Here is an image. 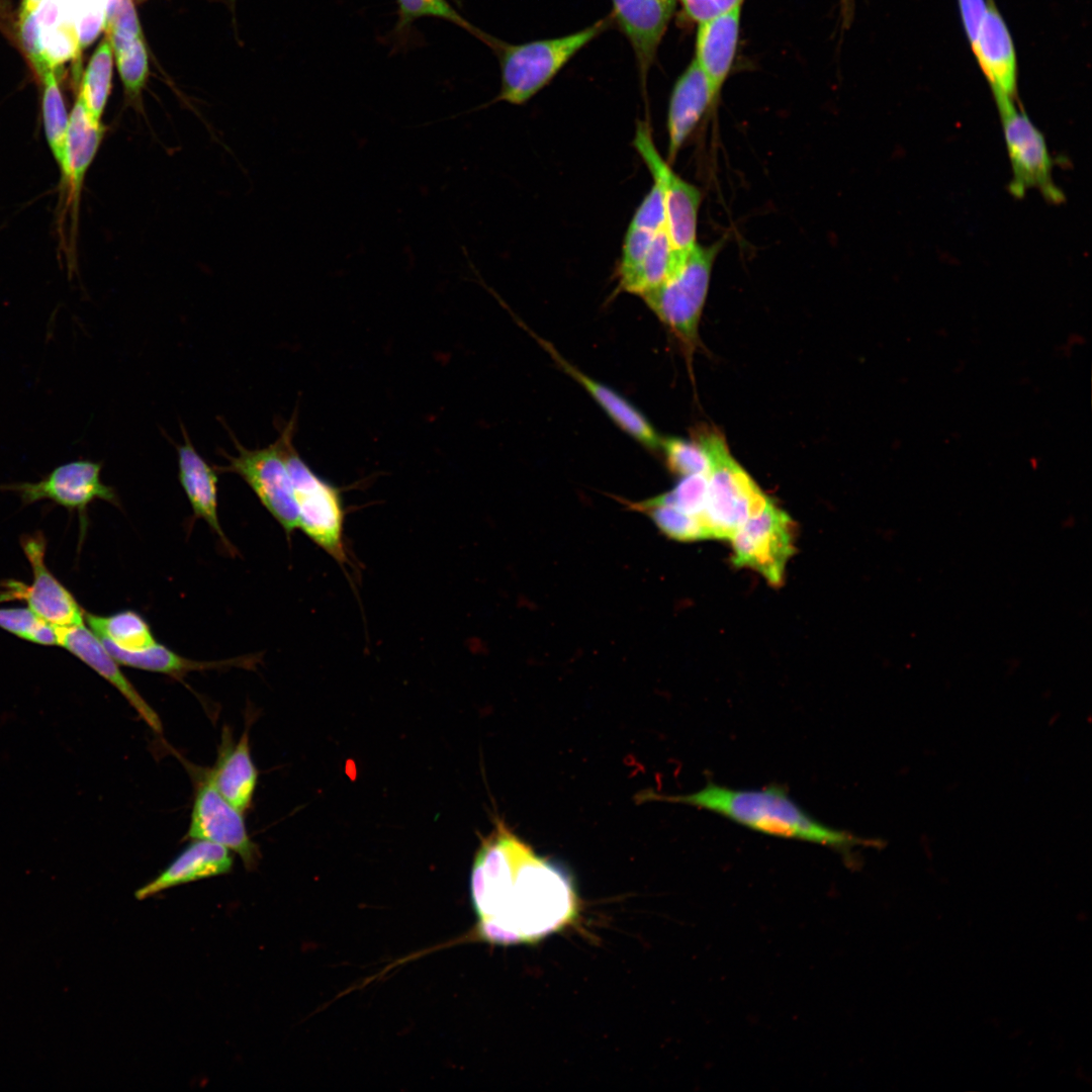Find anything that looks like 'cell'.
<instances>
[{
  "label": "cell",
  "mask_w": 1092,
  "mask_h": 1092,
  "mask_svg": "<svg viewBox=\"0 0 1092 1092\" xmlns=\"http://www.w3.org/2000/svg\"><path fill=\"white\" fill-rule=\"evenodd\" d=\"M237 456L223 452L229 465L216 467L217 471L238 474L250 486L273 518L290 536L299 528L298 508L294 497L291 478L276 440L264 448L247 449L231 434Z\"/></svg>",
  "instance_id": "8"
},
{
  "label": "cell",
  "mask_w": 1092,
  "mask_h": 1092,
  "mask_svg": "<svg viewBox=\"0 0 1092 1092\" xmlns=\"http://www.w3.org/2000/svg\"><path fill=\"white\" fill-rule=\"evenodd\" d=\"M101 121L95 120L77 98L69 116L63 161L60 166L70 196L78 202L85 174L105 134Z\"/></svg>",
  "instance_id": "24"
},
{
  "label": "cell",
  "mask_w": 1092,
  "mask_h": 1092,
  "mask_svg": "<svg viewBox=\"0 0 1092 1092\" xmlns=\"http://www.w3.org/2000/svg\"><path fill=\"white\" fill-rule=\"evenodd\" d=\"M470 895L477 933L494 944L535 942L564 928L577 913L569 874L537 855L500 821L477 850Z\"/></svg>",
  "instance_id": "1"
},
{
  "label": "cell",
  "mask_w": 1092,
  "mask_h": 1092,
  "mask_svg": "<svg viewBox=\"0 0 1092 1092\" xmlns=\"http://www.w3.org/2000/svg\"><path fill=\"white\" fill-rule=\"evenodd\" d=\"M958 3L964 29L972 48L986 16L988 2L986 0H958Z\"/></svg>",
  "instance_id": "37"
},
{
  "label": "cell",
  "mask_w": 1092,
  "mask_h": 1092,
  "mask_svg": "<svg viewBox=\"0 0 1092 1092\" xmlns=\"http://www.w3.org/2000/svg\"><path fill=\"white\" fill-rule=\"evenodd\" d=\"M610 18L576 32L510 44L490 37L500 65V90L494 101L523 104L544 88L585 46L603 32Z\"/></svg>",
  "instance_id": "3"
},
{
  "label": "cell",
  "mask_w": 1092,
  "mask_h": 1092,
  "mask_svg": "<svg viewBox=\"0 0 1092 1092\" xmlns=\"http://www.w3.org/2000/svg\"><path fill=\"white\" fill-rule=\"evenodd\" d=\"M658 798L710 811L762 834L838 851L867 844V840L848 831L817 820L793 800L784 787L777 785L734 789L711 782L688 795Z\"/></svg>",
  "instance_id": "2"
},
{
  "label": "cell",
  "mask_w": 1092,
  "mask_h": 1092,
  "mask_svg": "<svg viewBox=\"0 0 1092 1092\" xmlns=\"http://www.w3.org/2000/svg\"><path fill=\"white\" fill-rule=\"evenodd\" d=\"M707 494L708 474H693L684 476L673 489L643 502L671 507L688 515L699 517L707 526L705 519Z\"/></svg>",
  "instance_id": "31"
},
{
  "label": "cell",
  "mask_w": 1092,
  "mask_h": 1092,
  "mask_svg": "<svg viewBox=\"0 0 1092 1092\" xmlns=\"http://www.w3.org/2000/svg\"><path fill=\"white\" fill-rule=\"evenodd\" d=\"M187 839H203L235 851L245 868L253 871L259 863L258 845L250 838L242 812L216 790L207 770L197 775Z\"/></svg>",
  "instance_id": "13"
},
{
  "label": "cell",
  "mask_w": 1092,
  "mask_h": 1092,
  "mask_svg": "<svg viewBox=\"0 0 1092 1092\" xmlns=\"http://www.w3.org/2000/svg\"><path fill=\"white\" fill-rule=\"evenodd\" d=\"M534 337L562 370L579 383L612 421L638 443L650 450L660 449L661 439L647 419L627 399L607 385L581 372L545 340Z\"/></svg>",
  "instance_id": "22"
},
{
  "label": "cell",
  "mask_w": 1092,
  "mask_h": 1092,
  "mask_svg": "<svg viewBox=\"0 0 1092 1092\" xmlns=\"http://www.w3.org/2000/svg\"><path fill=\"white\" fill-rule=\"evenodd\" d=\"M995 98H1016L1017 59L1007 24L988 0L986 16L971 48Z\"/></svg>",
  "instance_id": "16"
},
{
  "label": "cell",
  "mask_w": 1092,
  "mask_h": 1092,
  "mask_svg": "<svg viewBox=\"0 0 1092 1092\" xmlns=\"http://www.w3.org/2000/svg\"><path fill=\"white\" fill-rule=\"evenodd\" d=\"M113 53L108 39L101 40L81 78L79 96L89 114L101 121L111 90Z\"/></svg>",
  "instance_id": "27"
},
{
  "label": "cell",
  "mask_w": 1092,
  "mask_h": 1092,
  "mask_svg": "<svg viewBox=\"0 0 1092 1092\" xmlns=\"http://www.w3.org/2000/svg\"><path fill=\"white\" fill-rule=\"evenodd\" d=\"M55 629L58 645L67 649L112 685L155 732H162V723L158 714L123 674L119 664L91 629L86 628L84 624L55 626Z\"/></svg>",
  "instance_id": "15"
},
{
  "label": "cell",
  "mask_w": 1092,
  "mask_h": 1092,
  "mask_svg": "<svg viewBox=\"0 0 1092 1092\" xmlns=\"http://www.w3.org/2000/svg\"><path fill=\"white\" fill-rule=\"evenodd\" d=\"M20 545L32 569V583L26 585L18 580L5 581L0 590V602L25 601L31 611L54 626L84 624L85 612L46 564L47 540L43 534L35 532L23 535Z\"/></svg>",
  "instance_id": "11"
},
{
  "label": "cell",
  "mask_w": 1092,
  "mask_h": 1092,
  "mask_svg": "<svg viewBox=\"0 0 1092 1092\" xmlns=\"http://www.w3.org/2000/svg\"><path fill=\"white\" fill-rule=\"evenodd\" d=\"M696 442L709 461L705 519L711 538L730 540L769 498L735 461L718 431L702 429Z\"/></svg>",
  "instance_id": "4"
},
{
  "label": "cell",
  "mask_w": 1092,
  "mask_h": 1092,
  "mask_svg": "<svg viewBox=\"0 0 1092 1092\" xmlns=\"http://www.w3.org/2000/svg\"><path fill=\"white\" fill-rule=\"evenodd\" d=\"M102 462L79 459L55 467L35 482L1 484L0 491L16 492L22 505L49 499L84 518L90 504L102 499L118 506L113 487L101 481Z\"/></svg>",
  "instance_id": "12"
},
{
  "label": "cell",
  "mask_w": 1092,
  "mask_h": 1092,
  "mask_svg": "<svg viewBox=\"0 0 1092 1092\" xmlns=\"http://www.w3.org/2000/svg\"><path fill=\"white\" fill-rule=\"evenodd\" d=\"M995 102L1011 166L1009 192L1021 198L1035 189L1046 201L1062 202L1064 194L1053 179V159L1044 135L1015 99L1001 97Z\"/></svg>",
  "instance_id": "7"
},
{
  "label": "cell",
  "mask_w": 1092,
  "mask_h": 1092,
  "mask_svg": "<svg viewBox=\"0 0 1092 1092\" xmlns=\"http://www.w3.org/2000/svg\"><path fill=\"white\" fill-rule=\"evenodd\" d=\"M41 81L43 85L41 109L46 138L58 165L61 166L69 115L57 79V72L48 71L41 77Z\"/></svg>",
  "instance_id": "28"
},
{
  "label": "cell",
  "mask_w": 1092,
  "mask_h": 1092,
  "mask_svg": "<svg viewBox=\"0 0 1092 1092\" xmlns=\"http://www.w3.org/2000/svg\"><path fill=\"white\" fill-rule=\"evenodd\" d=\"M100 641L119 665L164 673L178 678H182L186 673L194 670L222 668L228 666L247 667L254 664L252 658H237L210 662L191 660L159 643L144 650L127 651L115 646L108 640L100 639Z\"/></svg>",
  "instance_id": "25"
},
{
  "label": "cell",
  "mask_w": 1092,
  "mask_h": 1092,
  "mask_svg": "<svg viewBox=\"0 0 1092 1092\" xmlns=\"http://www.w3.org/2000/svg\"><path fill=\"white\" fill-rule=\"evenodd\" d=\"M629 225L652 232L666 230L664 197L656 182L653 181L650 191L636 209Z\"/></svg>",
  "instance_id": "35"
},
{
  "label": "cell",
  "mask_w": 1092,
  "mask_h": 1092,
  "mask_svg": "<svg viewBox=\"0 0 1092 1092\" xmlns=\"http://www.w3.org/2000/svg\"><path fill=\"white\" fill-rule=\"evenodd\" d=\"M102 27L125 93L141 94L149 75V61L133 0H109Z\"/></svg>",
  "instance_id": "14"
},
{
  "label": "cell",
  "mask_w": 1092,
  "mask_h": 1092,
  "mask_svg": "<svg viewBox=\"0 0 1092 1092\" xmlns=\"http://www.w3.org/2000/svg\"><path fill=\"white\" fill-rule=\"evenodd\" d=\"M295 419L280 431L281 451L298 508L299 528L339 563L347 561L344 546L345 510L340 488L318 476L293 445Z\"/></svg>",
  "instance_id": "6"
},
{
  "label": "cell",
  "mask_w": 1092,
  "mask_h": 1092,
  "mask_svg": "<svg viewBox=\"0 0 1092 1092\" xmlns=\"http://www.w3.org/2000/svg\"><path fill=\"white\" fill-rule=\"evenodd\" d=\"M718 100L708 80L692 61L676 80L667 111V160L671 163L704 114Z\"/></svg>",
  "instance_id": "20"
},
{
  "label": "cell",
  "mask_w": 1092,
  "mask_h": 1092,
  "mask_svg": "<svg viewBox=\"0 0 1092 1092\" xmlns=\"http://www.w3.org/2000/svg\"><path fill=\"white\" fill-rule=\"evenodd\" d=\"M229 848L203 839H193L155 879L135 891L144 900L169 888L229 874L233 869Z\"/></svg>",
  "instance_id": "19"
},
{
  "label": "cell",
  "mask_w": 1092,
  "mask_h": 1092,
  "mask_svg": "<svg viewBox=\"0 0 1092 1092\" xmlns=\"http://www.w3.org/2000/svg\"><path fill=\"white\" fill-rule=\"evenodd\" d=\"M686 15L697 24L742 7L744 0H676Z\"/></svg>",
  "instance_id": "36"
},
{
  "label": "cell",
  "mask_w": 1092,
  "mask_h": 1092,
  "mask_svg": "<svg viewBox=\"0 0 1092 1092\" xmlns=\"http://www.w3.org/2000/svg\"><path fill=\"white\" fill-rule=\"evenodd\" d=\"M133 1H135V2H143V1H145V0H133Z\"/></svg>",
  "instance_id": "40"
},
{
  "label": "cell",
  "mask_w": 1092,
  "mask_h": 1092,
  "mask_svg": "<svg viewBox=\"0 0 1092 1092\" xmlns=\"http://www.w3.org/2000/svg\"><path fill=\"white\" fill-rule=\"evenodd\" d=\"M723 244L724 240L709 246L697 243L661 284L640 296L677 338L689 357L697 347L713 264Z\"/></svg>",
  "instance_id": "5"
},
{
  "label": "cell",
  "mask_w": 1092,
  "mask_h": 1092,
  "mask_svg": "<svg viewBox=\"0 0 1092 1092\" xmlns=\"http://www.w3.org/2000/svg\"><path fill=\"white\" fill-rule=\"evenodd\" d=\"M85 621L99 639L127 651L144 650L157 643L147 621L131 610L110 616L85 613Z\"/></svg>",
  "instance_id": "26"
},
{
  "label": "cell",
  "mask_w": 1092,
  "mask_h": 1092,
  "mask_svg": "<svg viewBox=\"0 0 1092 1092\" xmlns=\"http://www.w3.org/2000/svg\"><path fill=\"white\" fill-rule=\"evenodd\" d=\"M676 0H612L613 17L631 43L643 78L654 62Z\"/></svg>",
  "instance_id": "17"
},
{
  "label": "cell",
  "mask_w": 1092,
  "mask_h": 1092,
  "mask_svg": "<svg viewBox=\"0 0 1092 1092\" xmlns=\"http://www.w3.org/2000/svg\"><path fill=\"white\" fill-rule=\"evenodd\" d=\"M741 9L742 7H737L697 24L693 61L708 80L717 98L735 60Z\"/></svg>",
  "instance_id": "18"
},
{
  "label": "cell",
  "mask_w": 1092,
  "mask_h": 1092,
  "mask_svg": "<svg viewBox=\"0 0 1092 1092\" xmlns=\"http://www.w3.org/2000/svg\"><path fill=\"white\" fill-rule=\"evenodd\" d=\"M397 32L405 30L414 21L422 17L441 18L468 30L485 42L487 34L471 25L459 14L447 0H396Z\"/></svg>",
  "instance_id": "30"
},
{
  "label": "cell",
  "mask_w": 1092,
  "mask_h": 1092,
  "mask_svg": "<svg viewBox=\"0 0 1092 1092\" xmlns=\"http://www.w3.org/2000/svg\"><path fill=\"white\" fill-rule=\"evenodd\" d=\"M840 2H841V13H842L843 24H846V23H848L850 21V18H851V14H852V10H853V6H852L853 0H840Z\"/></svg>",
  "instance_id": "39"
},
{
  "label": "cell",
  "mask_w": 1092,
  "mask_h": 1092,
  "mask_svg": "<svg viewBox=\"0 0 1092 1092\" xmlns=\"http://www.w3.org/2000/svg\"><path fill=\"white\" fill-rule=\"evenodd\" d=\"M0 628L36 644L58 645L55 626L29 608H0Z\"/></svg>",
  "instance_id": "32"
},
{
  "label": "cell",
  "mask_w": 1092,
  "mask_h": 1092,
  "mask_svg": "<svg viewBox=\"0 0 1092 1092\" xmlns=\"http://www.w3.org/2000/svg\"><path fill=\"white\" fill-rule=\"evenodd\" d=\"M633 147L663 193L666 231L677 260L697 244V221L702 194L693 184L680 178L657 151L648 124L639 122Z\"/></svg>",
  "instance_id": "10"
},
{
  "label": "cell",
  "mask_w": 1092,
  "mask_h": 1092,
  "mask_svg": "<svg viewBox=\"0 0 1092 1092\" xmlns=\"http://www.w3.org/2000/svg\"><path fill=\"white\" fill-rule=\"evenodd\" d=\"M183 443L177 446L179 481L191 505L194 516L204 520L218 535L222 543L231 547L218 521L217 469L211 467L197 452L181 425Z\"/></svg>",
  "instance_id": "23"
},
{
  "label": "cell",
  "mask_w": 1092,
  "mask_h": 1092,
  "mask_svg": "<svg viewBox=\"0 0 1092 1092\" xmlns=\"http://www.w3.org/2000/svg\"><path fill=\"white\" fill-rule=\"evenodd\" d=\"M19 38L27 58L40 78L48 71L54 70L44 54L42 28L35 11L19 16Z\"/></svg>",
  "instance_id": "34"
},
{
  "label": "cell",
  "mask_w": 1092,
  "mask_h": 1092,
  "mask_svg": "<svg viewBox=\"0 0 1092 1092\" xmlns=\"http://www.w3.org/2000/svg\"><path fill=\"white\" fill-rule=\"evenodd\" d=\"M730 541L736 566L759 572L775 586L783 582L786 565L795 550L794 526L788 514L770 499Z\"/></svg>",
  "instance_id": "9"
},
{
  "label": "cell",
  "mask_w": 1092,
  "mask_h": 1092,
  "mask_svg": "<svg viewBox=\"0 0 1092 1092\" xmlns=\"http://www.w3.org/2000/svg\"><path fill=\"white\" fill-rule=\"evenodd\" d=\"M208 776L220 795L242 813L252 804L258 770L251 756L249 725L238 741L229 727H223L217 759Z\"/></svg>",
  "instance_id": "21"
},
{
  "label": "cell",
  "mask_w": 1092,
  "mask_h": 1092,
  "mask_svg": "<svg viewBox=\"0 0 1092 1092\" xmlns=\"http://www.w3.org/2000/svg\"><path fill=\"white\" fill-rule=\"evenodd\" d=\"M46 0H22L19 16L34 12Z\"/></svg>",
  "instance_id": "38"
},
{
  "label": "cell",
  "mask_w": 1092,
  "mask_h": 1092,
  "mask_svg": "<svg viewBox=\"0 0 1092 1092\" xmlns=\"http://www.w3.org/2000/svg\"><path fill=\"white\" fill-rule=\"evenodd\" d=\"M667 467L671 472L684 477L693 474H708L709 461L701 446L695 441L669 437L661 439Z\"/></svg>",
  "instance_id": "33"
},
{
  "label": "cell",
  "mask_w": 1092,
  "mask_h": 1092,
  "mask_svg": "<svg viewBox=\"0 0 1092 1092\" xmlns=\"http://www.w3.org/2000/svg\"><path fill=\"white\" fill-rule=\"evenodd\" d=\"M630 506L646 514L657 528L671 539L681 542L711 539L705 522L699 517L688 515L671 507L645 502L632 503Z\"/></svg>",
  "instance_id": "29"
}]
</instances>
